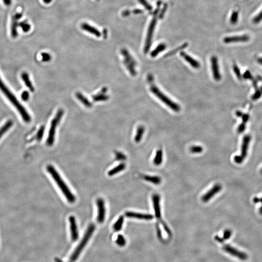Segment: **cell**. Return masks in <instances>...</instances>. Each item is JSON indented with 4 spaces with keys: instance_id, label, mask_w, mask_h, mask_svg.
I'll use <instances>...</instances> for the list:
<instances>
[{
    "instance_id": "1",
    "label": "cell",
    "mask_w": 262,
    "mask_h": 262,
    "mask_svg": "<svg viewBox=\"0 0 262 262\" xmlns=\"http://www.w3.org/2000/svg\"><path fill=\"white\" fill-rule=\"evenodd\" d=\"M0 90L6 96L10 102L12 103L15 107L17 109L20 115L22 116L23 121L26 122H30L31 118L26 108L23 107L18 100L17 99L15 96L10 90L6 85L3 82L2 79L0 77Z\"/></svg>"
},
{
    "instance_id": "2",
    "label": "cell",
    "mask_w": 262,
    "mask_h": 262,
    "mask_svg": "<svg viewBox=\"0 0 262 262\" xmlns=\"http://www.w3.org/2000/svg\"><path fill=\"white\" fill-rule=\"evenodd\" d=\"M47 169L56 182L60 189L61 190L67 201L70 203H74L76 201L75 196L71 192L63 179H62L56 168L53 165H49L47 167Z\"/></svg>"
},
{
    "instance_id": "3",
    "label": "cell",
    "mask_w": 262,
    "mask_h": 262,
    "mask_svg": "<svg viewBox=\"0 0 262 262\" xmlns=\"http://www.w3.org/2000/svg\"><path fill=\"white\" fill-rule=\"evenodd\" d=\"M161 4H162V1L161 0H159L157 2L156 9L154 12V17H153V18H152L151 22H150V25H149V28L148 30L146 39L145 41V46H144V52L145 53H148L149 52V50H150L151 47L154 31H155V28L156 23H157V14L159 12Z\"/></svg>"
},
{
    "instance_id": "4",
    "label": "cell",
    "mask_w": 262,
    "mask_h": 262,
    "mask_svg": "<svg viewBox=\"0 0 262 262\" xmlns=\"http://www.w3.org/2000/svg\"><path fill=\"white\" fill-rule=\"evenodd\" d=\"M95 229V225L94 224H91L89 225L82 240H81V242L79 243L77 247L74 251L73 253L72 254L70 257V262H75L77 259L83 248H85L86 245L88 243V240H90L91 236H92V234L94 232Z\"/></svg>"
},
{
    "instance_id": "5",
    "label": "cell",
    "mask_w": 262,
    "mask_h": 262,
    "mask_svg": "<svg viewBox=\"0 0 262 262\" xmlns=\"http://www.w3.org/2000/svg\"><path fill=\"white\" fill-rule=\"evenodd\" d=\"M64 114V110L62 109H60L57 111L56 116L52 121L51 126L49 131L48 137L47 140V144L49 146H51L53 144L57 127L60 122Z\"/></svg>"
},
{
    "instance_id": "6",
    "label": "cell",
    "mask_w": 262,
    "mask_h": 262,
    "mask_svg": "<svg viewBox=\"0 0 262 262\" xmlns=\"http://www.w3.org/2000/svg\"><path fill=\"white\" fill-rule=\"evenodd\" d=\"M150 90L158 99H159L163 103H164L165 104L167 105L168 107H169L173 111L175 112H179L180 111L181 107L180 105H178L175 102H173L172 100H170L163 92H161L157 87L155 85H151L150 87Z\"/></svg>"
},
{
    "instance_id": "7",
    "label": "cell",
    "mask_w": 262,
    "mask_h": 262,
    "mask_svg": "<svg viewBox=\"0 0 262 262\" xmlns=\"http://www.w3.org/2000/svg\"><path fill=\"white\" fill-rule=\"evenodd\" d=\"M250 141H251V137L250 135L247 134L243 138L241 146V154L239 155H236L233 158L234 162L236 164H241L247 156L248 150Z\"/></svg>"
},
{
    "instance_id": "8",
    "label": "cell",
    "mask_w": 262,
    "mask_h": 262,
    "mask_svg": "<svg viewBox=\"0 0 262 262\" xmlns=\"http://www.w3.org/2000/svg\"><path fill=\"white\" fill-rule=\"evenodd\" d=\"M97 208H98V216L97 220L99 223H102L104 222L105 217V204L104 199L102 198H99L96 201Z\"/></svg>"
},
{
    "instance_id": "9",
    "label": "cell",
    "mask_w": 262,
    "mask_h": 262,
    "mask_svg": "<svg viewBox=\"0 0 262 262\" xmlns=\"http://www.w3.org/2000/svg\"><path fill=\"white\" fill-rule=\"evenodd\" d=\"M223 249L225 251H226L228 253L230 254L231 255L236 257L240 260L244 261L248 259V255L246 253L237 250L236 248H233L231 246L227 245H225L224 246Z\"/></svg>"
},
{
    "instance_id": "10",
    "label": "cell",
    "mask_w": 262,
    "mask_h": 262,
    "mask_svg": "<svg viewBox=\"0 0 262 262\" xmlns=\"http://www.w3.org/2000/svg\"><path fill=\"white\" fill-rule=\"evenodd\" d=\"M222 187L221 185L219 184H216L211 189L209 190L206 193L203 195L202 198V200L204 202H207L211 199L213 197L218 193L222 189Z\"/></svg>"
},
{
    "instance_id": "11",
    "label": "cell",
    "mask_w": 262,
    "mask_h": 262,
    "mask_svg": "<svg viewBox=\"0 0 262 262\" xmlns=\"http://www.w3.org/2000/svg\"><path fill=\"white\" fill-rule=\"evenodd\" d=\"M211 62L213 77L215 80L219 81L221 79V76L220 73L218 59L216 56H213L211 58Z\"/></svg>"
},
{
    "instance_id": "12",
    "label": "cell",
    "mask_w": 262,
    "mask_h": 262,
    "mask_svg": "<svg viewBox=\"0 0 262 262\" xmlns=\"http://www.w3.org/2000/svg\"><path fill=\"white\" fill-rule=\"evenodd\" d=\"M152 199L155 216L156 219L161 222L163 221V220L161 218V212L160 204V197L157 194H154L152 195Z\"/></svg>"
},
{
    "instance_id": "13",
    "label": "cell",
    "mask_w": 262,
    "mask_h": 262,
    "mask_svg": "<svg viewBox=\"0 0 262 262\" xmlns=\"http://www.w3.org/2000/svg\"><path fill=\"white\" fill-rule=\"evenodd\" d=\"M250 39V36L248 35H243L237 36H227L224 38V43H239V42H247Z\"/></svg>"
},
{
    "instance_id": "14",
    "label": "cell",
    "mask_w": 262,
    "mask_h": 262,
    "mask_svg": "<svg viewBox=\"0 0 262 262\" xmlns=\"http://www.w3.org/2000/svg\"><path fill=\"white\" fill-rule=\"evenodd\" d=\"M69 222L70 224V232H71V239L73 241H76L79 237L78 231L76 224V219L73 216L69 217Z\"/></svg>"
},
{
    "instance_id": "15",
    "label": "cell",
    "mask_w": 262,
    "mask_h": 262,
    "mask_svg": "<svg viewBox=\"0 0 262 262\" xmlns=\"http://www.w3.org/2000/svg\"><path fill=\"white\" fill-rule=\"evenodd\" d=\"M125 215L127 217L139 219L151 220L154 219V217L153 215L151 214H141L133 212H126Z\"/></svg>"
},
{
    "instance_id": "16",
    "label": "cell",
    "mask_w": 262,
    "mask_h": 262,
    "mask_svg": "<svg viewBox=\"0 0 262 262\" xmlns=\"http://www.w3.org/2000/svg\"><path fill=\"white\" fill-rule=\"evenodd\" d=\"M180 56H181L182 58H184L185 60L187 61L193 68L195 69H199L200 68L201 64L199 63V62L194 59L193 57L189 56V54L184 52H181L180 53Z\"/></svg>"
},
{
    "instance_id": "17",
    "label": "cell",
    "mask_w": 262,
    "mask_h": 262,
    "mask_svg": "<svg viewBox=\"0 0 262 262\" xmlns=\"http://www.w3.org/2000/svg\"><path fill=\"white\" fill-rule=\"evenodd\" d=\"M81 28L83 29V30L86 31L88 33L94 35L96 36L99 38L101 36V34L98 29L95 28L94 27L90 26V24L87 23H83L81 25Z\"/></svg>"
},
{
    "instance_id": "18",
    "label": "cell",
    "mask_w": 262,
    "mask_h": 262,
    "mask_svg": "<svg viewBox=\"0 0 262 262\" xmlns=\"http://www.w3.org/2000/svg\"><path fill=\"white\" fill-rule=\"evenodd\" d=\"M75 96H76L77 99L80 100V102L82 103L85 106L88 108H90L92 107V103H91L90 100H88V99L87 97H85V96L82 94L81 92H76Z\"/></svg>"
},
{
    "instance_id": "19",
    "label": "cell",
    "mask_w": 262,
    "mask_h": 262,
    "mask_svg": "<svg viewBox=\"0 0 262 262\" xmlns=\"http://www.w3.org/2000/svg\"><path fill=\"white\" fill-rule=\"evenodd\" d=\"M121 53L124 57V59H126L131 64H132L134 67L137 65V62L135 61L133 56L126 49H122V50H121Z\"/></svg>"
},
{
    "instance_id": "20",
    "label": "cell",
    "mask_w": 262,
    "mask_h": 262,
    "mask_svg": "<svg viewBox=\"0 0 262 262\" xmlns=\"http://www.w3.org/2000/svg\"><path fill=\"white\" fill-rule=\"evenodd\" d=\"M21 77H22V80H23V82H24L25 85L26 86V87H28L29 88V90L33 92L35 90H34V87H33V84H32L30 80L28 74L27 73H26V72L22 73V75H21Z\"/></svg>"
},
{
    "instance_id": "21",
    "label": "cell",
    "mask_w": 262,
    "mask_h": 262,
    "mask_svg": "<svg viewBox=\"0 0 262 262\" xmlns=\"http://www.w3.org/2000/svg\"><path fill=\"white\" fill-rule=\"evenodd\" d=\"M109 99V96L106 94V93H104L100 91L97 94L92 96V99L95 102H104Z\"/></svg>"
},
{
    "instance_id": "22",
    "label": "cell",
    "mask_w": 262,
    "mask_h": 262,
    "mask_svg": "<svg viewBox=\"0 0 262 262\" xmlns=\"http://www.w3.org/2000/svg\"><path fill=\"white\" fill-rule=\"evenodd\" d=\"M143 179L155 185H158L161 184L162 180L160 177L157 176H149V175H144L143 177Z\"/></svg>"
},
{
    "instance_id": "23",
    "label": "cell",
    "mask_w": 262,
    "mask_h": 262,
    "mask_svg": "<svg viewBox=\"0 0 262 262\" xmlns=\"http://www.w3.org/2000/svg\"><path fill=\"white\" fill-rule=\"evenodd\" d=\"M126 165L124 163H121L120 164L118 165L117 167H115L109 171L108 172V175L110 176H112L113 175H115L116 174H117L118 172H121L123 169L125 168Z\"/></svg>"
},
{
    "instance_id": "24",
    "label": "cell",
    "mask_w": 262,
    "mask_h": 262,
    "mask_svg": "<svg viewBox=\"0 0 262 262\" xmlns=\"http://www.w3.org/2000/svg\"><path fill=\"white\" fill-rule=\"evenodd\" d=\"M145 131V127L144 126L140 125L138 127L137 131V134H135V137H134V141L135 142H139L141 140L143 135L144 134Z\"/></svg>"
},
{
    "instance_id": "25",
    "label": "cell",
    "mask_w": 262,
    "mask_h": 262,
    "mask_svg": "<svg viewBox=\"0 0 262 262\" xmlns=\"http://www.w3.org/2000/svg\"><path fill=\"white\" fill-rule=\"evenodd\" d=\"M167 48V46L165 43H161L156 47V48L154 49L151 53V56L152 57H155L158 56V54L162 52L165 50Z\"/></svg>"
},
{
    "instance_id": "26",
    "label": "cell",
    "mask_w": 262,
    "mask_h": 262,
    "mask_svg": "<svg viewBox=\"0 0 262 262\" xmlns=\"http://www.w3.org/2000/svg\"><path fill=\"white\" fill-rule=\"evenodd\" d=\"M163 155L162 149L157 150L154 159V163L155 165H159L162 164L163 162Z\"/></svg>"
},
{
    "instance_id": "27",
    "label": "cell",
    "mask_w": 262,
    "mask_h": 262,
    "mask_svg": "<svg viewBox=\"0 0 262 262\" xmlns=\"http://www.w3.org/2000/svg\"><path fill=\"white\" fill-rule=\"evenodd\" d=\"M13 124V122L11 120L7 121L5 124L0 128V138L2 137V135L12 127Z\"/></svg>"
},
{
    "instance_id": "28",
    "label": "cell",
    "mask_w": 262,
    "mask_h": 262,
    "mask_svg": "<svg viewBox=\"0 0 262 262\" xmlns=\"http://www.w3.org/2000/svg\"><path fill=\"white\" fill-rule=\"evenodd\" d=\"M123 63L124 64L126 68H127L128 71H129L131 75L133 76H135V75H137V71L134 69V66L132 64H131L130 62H129L128 61L126 60L125 59H123Z\"/></svg>"
},
{
    "instance_id": "29",
    "label": "cell",
    "mask_w": 262,
    "mask_h": 262,
    "mask_svg": "<svg viewBox=\"0 0 262 262\" xmlns=\"http://www.w3.org/2000/svg\"><path fill=\"white\" fill-rule=\"evenodd\" d=\"M123 222H124V217L123 216H120L117 220V221H116V223L114 225V230L116 232H118L121 230L123 225Z\"/></svg>"
},
{
    "instance_id": "30",
    "label": "cell",
    "mask_w": 262,
    "mask_h": 262,
    "mask_svg": "<svg viewBox=\"0 0 262 262\" xmlns=\"http://www.w3.org/2000/svg\"><path fill=\"white\" fill-rule=\"evenodd\" d=\"M188 45H189V43H185L183 44L181 46H179V47L177 48L176 49H175L174 50H172V51H170L168 53L165 54V57H168L173 56V55H174L175 53H177L178 52L181 51V50H182L183 49H184L187 47Z\"/></svg>"
},
{
    "instance_id": "31",
    "label": "cell",
    "mask_w": 262,
    "mask_h": 262,
    "mask_svg": "<svg viewBox=\"0 0 262 262\" xmlns=\"http://www.w3.org/2000/svg\"><path fill=\"white\" fill-rule=\"evenodd\" d=\"M17 21L18 19H16L14 17L12 19V26H11V35L13 38H16L17 36Z\"/></svg>"
},
{
    "instance_id": "32",
    "label": "cell",
    "mask_w": 262,
    "mask_h": 262,
    "mask_svg": "<svg viewBox=\"0 0 262 262\" xmlns=\"http://www.w3.org/2000/svg\"><path fill=\"white\" fill-rule=\"evenodd\" d=\"M239 12L238 11H234L232 13L230 18V22L232 25H236L238 21Z\"/></svg>"
},
{
    "instance_id": "33",
    "label": "cell",
    "mask_w": 262,
    "mask_h": 262,
    "mask_svg": "<svg viewBox=\"0 0 262 262\" xmlns=\"http://www.w3.org/2000/svg\"><path fill=\"white\" fill-rule=\"evenodd\" d=\"M203 150V147L200 146H193L190 149V151L193 154H200Z\"/></svg>"
},
{
    "instance_id": "34",
    "label": "cell",
    "mask_w": 262,
    "mask_h": 262,
    "mask_svg": "<svg viewBox=\"0 0 262 262\" xmlns=\"http://www.w3.org/2000/svg\"><path fill=\"white\" fill-rule=\"evenodd\" d=\"M45 126H42L39 129L38 131V133L36 135V138L38 141H40L42 139L43 137L44 134L45 132Z\"/></svg>"
},
{
    "instance_id": "35",
    "label": "cell",
    "mask_w": 262,
    "mask_h": 262,
    "mask_svg": "<svg viewBox=\"0 0 262 262\" xmlns=\"http://www.w3.org/2000/svg\"><path fill=\"white\" fill-rule=\"evenodd\" d=\"M116 243H117V245L120 246H124L126 244L125 239L122 235L118 234L117 236V239L116 240Z\"/></svg>"
},
{
    "instance_id": "36",
    "label": "cell",
    "mask_w": 262,
    "mask_h": 262,
    "mask_svg": "<svg viewBox=\"0 0 262 262\" xmlns=\"http://www.w3.org/2000/svg\"><path fill=\"white\" fill-rule=\"evenodd\" d=\"M19 26L21 27L22 30L24 32H28L30 30L31 26L30 24L26 22H22L19 23Z\"/></svg>"
},
{
    "instance_id": "37",
    "label": "cell",
    "mask_w": 262,
    "mask_h": 262,
    "mask_svg": "<svg viewBox=\"0 0 262 262\" xmlns=\"http://www.w3.org/2000/svg\"><path fill=\"white\" fill-rule=\"evenodd\" d=\"M138 1L142 5L145 7V9L149 11H151L152 10V7L150 5L147 0H138Z\"/></svg>"
},
{
    "instance_id": "38",
    "label": "cell",
    "mask_w": 262,
    "mask_h": 262,
    "mask_svg": "<svg viewBox=\"0 0 262 262\" xmlns=\"http://www.w3.org/2000/svg\"><path fill=\"white\" fill-rule=\"evenodd\" d=\"M42 60L43 62H49L51 60L52 56L51 54L47 53H41Z\"/></svg>"
},
{
    "instance_id": "39",
    "label": "cell",
    "mask_w": 262,
    "mask_h": 262,
    "mask_svg": "<svg viewBox=\"0 0 262 262\" xmlns=\"http://www.w3.org/2000/svg\"><path fill=\"white\" fill-rule=\"evenodd\" d=\"M115 155H116V160L119 161H124L126 160V156L125 155L122 154V152H115Z\"/></svg>"
},
{
    "instance_id": "40",
    "label": "cell",
    "mask_w": 262,
    "mask_h": 262,
    "mask_svg": "<svg viewBox=\"0 0 262 262\" xmlns=\"http://www.w3.org/2000/svg\"><path fill=\"white\" fill-rule=\"evenodd\" d=\"M233 69L234 73L236 74V76H237V78H238V79L240 80L242 77L241 74L240 70H239L238 66H237L236 64L233 65Z\"/></svg>"
},
{
    "instance_id": "41",
    "label": "cell",
    "mask_w": 262,
    "mask_h": 262,
    "mask_svg": "<svg viewBox=\"0 0 262 262\" xmlns=\"http://www.w3.org/2000/svg\"><path fill=\"white\" fill-rule=\"evenodd\" d=\"M262 21V10L260 13H259L253 19V22L254 23L257 24L259 22Z\"/></svg>"
},
{
    "instance_id": "42",
    "label": "cell",
    "mask_w": 262,
    "mask_h": 262,
    "mask_svg": "<svg viewBox=\"0 0 262 262\" xmlns=\"http://www.w3.org/2000/svg\"><path fill=\"white\" fill-rule=\"evenodd\" d=\"M168 4H165L164 5L163 9L161 10V11L159 15V18L160 19H162L164 18V16L165 14V12H166L167 9H168Z\"/></svg>"
},
{
    "instance_id": "43",
    "label": "cell",
    "mask_w": 262,
    "mask_h": 262,
    "mask_svg": "<svg viewBox=\"0 0 262 262\" xmlns=\"http://www.w3.org/2000/svg\"><path fill=\"white\" fill-rule=\"evenodd\" d=\"M21 98H22V99L24 101L28 100L29 98V94L28 91H24L23 92H22V95H21Z\"/></svg>"
},
{
    "instance_id": "44",
    "label": "cell",
    "mask_w": 262,
    "mask_h": 262,
    "mask_svg": "<svg viewBox=\"0 0 262 262\" xmlns=\"http://www.w3.org/2000/svg\"><path fill=\"white\" fill-rule=\"evenodd\" d=\"M231 235H232V232L230 230H226V231H225L224 232L223 237L225 239H228L230 238Z\"/></svg>"
},
{
    "instance_id": "45",
    "label": "cell",
    "mask_w": 262,
    "mask_h": 262,
    "mask_svg": "<svg viewBox=\"0 0 262 262\" xmlns=\"http://www.w3.org/2000/svg\"><path fill=\"white\" fill-rule=\"evenodd\" d=\"M246 124L245 123H242L238 127V129H237V132L238 133H242L244 132V130H245Z\"/></svg>"
},
{
    "instance_id": "46",
    "label": "cell",
    "mask_w": 262,
    "mask_h": 262,
    "mask_svg": "<svg viewBox=\"0 0 262 262\" xmlns=\"http://www.w3.org/2000/svg\"><path fill=\"white\" fill-rule=\"evenodd\" d=\"M131 13H132V11H130V10H125L122 12V15L123 17H127V16H129Z\"/></svg>"
},
{
    "instance_id": "47",
    "label": "cell",
    "mask_w": 262,
    "mask_h": 262,
    "mask_svg": "<svg viewBox=\"0 0 262 262\" xmlns=\"http://www.w3.org/2000/svg\"><path fill=\"white\" fill-rule=\"evenodd\" d=\"M143 11L142 10L139 9H135L133 10L132 11V13L134 14H139L142 13Z\"/></svg>"
},
{
    "instance_id": "48",
    "label": "cell",
    "mask_w": 262,
    "mask_h": 262,
    "mask_svg": "<svg viewBox=\"0 0 262 262\" xmlns=\"http://www.w3.org/2000/svg\"><path fill=\"white\" fill-rule=\"evenodd\" d=\"M243 77H244V78L245 79H250L251 78V75L250 74V72L248 71H247L245 73H244V75H243Z\"/></svg>"
},
{
    "instance_id": "49",
    "label": "cell",
    "mask_w": 262,
    "mask_h": 262,
    "mask_svg": "<svg viewBox=\"0 0 262 262\" xmlns=\"http://www.w3.org/2000/svg\"><path fill=\"white\" fill-rule=\"evenodd\" d=\"M253 201L254 203H256V204H257V203H260V198H258V197H254L253 199Z\"/></svg>"
},
{
    "instance_id": "50",
    "label": "cell",
    "mask_w": 262,
    "mask_h": 262,
    "mask_svg": "<svg viewBox=\"0 0 262 262\" xmlns=\"http://www.w3.org/2000/svg\"><path fill=\"white\" fill-rule=\"evenodd\" d=\"M154 80V78L151 75H149L148 76V81L149 83H151Z\"/></svg>"
},
{
    "instance_id": "51",
    "label": "cell",
    "mask_w": 262,
    "mask_h": 262,
    "mask_svg": "<svg viewBox=\"0 0 262 262\" xmlns=\"http://www.w3.org/2000/svg\"><path fill=\"white\" fill-rule=\"evenodd\" d=\"M5 3V5H9L11 3V0H2Z\"/></svg>"
},
{
    "instance_id": "52",
    "label": "cell",
    "mask_w": 262,
    "mask_h": 262,
    "mask_svg": "<svg viewBox=\"0 0 262 262\" xmlns=\"http://www.w3.org/2000/svg\"><path fill=\"white\" fill-rule=\"evenodd\" d=\"M43 1L44 2H45V4H48L50 3L52 0H43Z\"/></svg>"
},
{
    "instance_id": "53",
    "label": "cell",
    "mask_w": 262,
    "mask_h": 262,
    "mask_svg": "<svg viewBox=\"0 0 262 262\" xmlns=\"http://www.w3.org/2000/svg\"><path fill=\"white\" fill-rule=\"evenodd\" d=\"M259 213L260 214H261V215H262V206L259 208Z\"/></svg>"
},
{
    "instance_id": "54",
    "label": "cell",
    "mask_w": 262,
    "mask_h": 262,
    "mask_svg": "<svg viewBox=\"0 0 262 262\" xmlns=\"http://www.w3.org/2000/svg\"><path fill=\"white\" fill-rule=\"evenodd\" d=\"M56 262H63L61 261V260H60L59 259L56 258Z\"/></svg>"
},
{
    "instance_id": "55",
    "label": "cell",
    "mask_w": 262,
    "mask_h": 262,
    "mask_svg": "<svg viewBox=\"0 0 262 262\" xmlns=\"http://www.w3.org/2000/svg\"><path fill=\"white\" fill-rule=\"evenodd\" d=\"M260 202H261V203H262V198H260Z\"/></svg>"
},
{
    "instance_id": "56",
    "label": "cell",
    "mask_w": 262,
    "mask_h": 262,
    "mask_svg": "<svg viewBox=\"0 0 262 262\" xmlns=\"http://www.w3.org/2000/svg\"><path fill=\"white\" fill-rule=\"evenodd\" d=\"M261 173H262V169H261Z\"/></svg>"
}]
</instances>
